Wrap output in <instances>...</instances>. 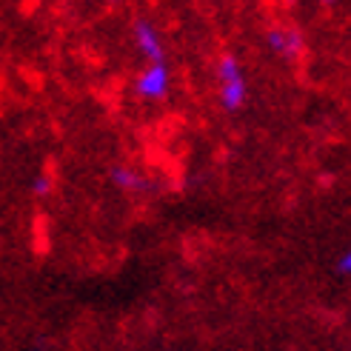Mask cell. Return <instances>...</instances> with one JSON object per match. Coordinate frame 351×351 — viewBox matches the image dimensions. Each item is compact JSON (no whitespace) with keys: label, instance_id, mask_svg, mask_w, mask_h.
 <instances>
[{"label":"cell","instance_id":"6da1fadb","mask_svg":"<svg viewBox=\"0 0 351 351\" xmlns=\"http://www.w3.org/2000/svg\"><path fill=\"white\" fill-rule=\"evenodd\" d=\"M215 80H217V103L226 114H237L245 100H249V77H245L243 60L234 51H226L215 63Z\"/></svg>","mask_w":351,"mask_h":351},{"label":"cell","instance_id":"7a4b0ae2","mask_svg":"<svg viewBox=\"0 0 351 351\" xmlns=\"http://www.w3.org/2000/svg\"><path fill=\"white\" fill-rule=\"evenodd\" d=\"M171 83H174V75H171L169 60L146 63L132 80V95L143 103H163L171 95Z\"/></svg>","mask_w":351,"mask_h":351},{"label":"cell","instance_id":"3957f363","mask_svg":"<svg viewBox=\"0 0 351 351\" xmlns=\"http://www.w3.org/2000/svg\"><path fill=\"white\" fill-rule=\"evenodd\" d=\"M132 46L137 49V55L146 63L166 60V43H163V32L152 23L149 17H137L132 23Z\"/></svg>","mask_w":351,"mask_h":351},{"label":"cell","instance_id":"277c9868","mask_svg":"<svg viewBox=\"0 0 351 351\" xmlns=\"http://www.w3.org/2000/svg\"><path fill=\"white\" fill-rule=\"evenodd\" d=\"M266 46L283 63H297L306 51V38L294 26H271L266 29Z\"/></svg>","mask_w":351,"mask_h":351},{"label":"cell","instance_id":"5b68a950","mask_svg":"<svg viewBox=\"0 0 351 351\" xmlns=\"http://www.w3.org/2000/svg\"><path fill=\"white\" fill-rule=\"evenodd\" d=\"M109 180H112V186H117L120 191H129V195H149V191H154V180L149 178V174L129 166V163L112 166Z\"/></svg>","mask_w":351,"mask_h":351},{"label":"cell","instance_id":"8992f818","mask_svg":"<svg viewBox=\"0 0 351 351\" xmlns=\"http://www.w3.org/2000/svg\"><path fill=\"white\" fill-rule=\"evenodd\" d=\"M29 189H32V197H49L51 195V178L49 174H38Z\"/></svg>","mask_w":351,"mask_h":351},{"label":"cell","instance_id":"52a82bcc","mask_svg":"<svg viewBox=\"0 0 351 351\" xmlns=\"http://www.w3.org/2000/svg\"><path fill=\"white\" fill-rule=\"evenodd\" d=\"M348 271H351V254H348V249H346V252L337 254V274H340V277H348Z\"/></svg>","mask_w":351,"mask_h":351},{"label":"cell","instance_id":"ba28073f","mask_svg":"<svg viewBox=\"0 0 351 351\" xmlns=\"http://www.w3.org/2000/svg\"><path fill=\"white\" fill-rule=\"evenodd\" d=\"M320 3H323V6H335V3H337V0H320Z\"/></svg>","mask_w":351,"mask_h":351},{"label":"cell","instance_id":"9c48e42d","mask_svg":"<svg viewBox=\"0 0 351 351\" xmlns=\"http://www.w3.org/2000/svg\"><path fill=\"white\" fill-rule=\"evenodd\" d=\"M103 3H123V0H103Z\"/></svg>","mask_w":351,"mask_h":351}]
</instances>
